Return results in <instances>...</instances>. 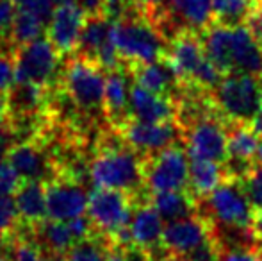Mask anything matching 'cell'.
<instances>
[{"instance_id": "6da1fadb", "label": "cell", "mask_w": 262, "mask_h": 261, "mask_svg": "<svg viewBox=\"0 0 262 261\" xmlns=\"http://www.w3.org/2000/svg\"><path fill=\"white\" fill-rule=\"evenodd\" d=\"M90 181L95 188H111L130 193L138 202L150 198L145 186L143 156L127 145L116 129L104 134L98 142L97 152L90 159Z\"/></svg>"}, {"instance_id": "7a4b0ae2", "label": "cell", "mask_w": 262, "mask_h": 261, "mask_svg": "<svg viewBox=\"0 0 262 261\" xmlns=\"http://www.w3.org/2000/svg\"><path fill=\"white\" fill-rule=\"evenodd\" d=\"M209 61L223 75L250 73L262 77V47L246 25L225 27L212 24L202 32Z\"/></svg>"}, {"instance_id": "3957f363", "label": "cell", "mask_w": 262, "mask_h": 261, "mask_svg": "<svg viewBox=\"0 0 262 261\" xmlns=\"http://www.w3.org/2000/svg\"><path fill=\"white\" fill-rule=\"evenodd\" d=\"M196 213L212 224L223 245L228 238L253 242L250 234L253 208L239 179H225L209 195L198 198Z\"/></svg>"}, {"instance_id": "277c9868", "label": "cell", "mask_w": 262, "mask_h": 261, "mask_svg": "<svg viewBox=\"0 0 262 261\" xmlns=\"http://www.w3.org/2000/svg\"><path fill=\"white\" fill-rule=\"evenodd\" d=\"M57 86L68 95L82 126H95L104 116L105 70L97 61L72 56L62 66Z\"/></svg>"}, {"instance_id": "5b68a950", "label": "cell", "mask_w": 262, "mask_h": 261, "mask_svg": "<svg viewBox=\"0 0 262 261\" xmlns=\"http://www.w3.org/2000/svg\"><path fill=\"white\" fill-rule=\"evenodd\" d=\"M166 59L173 66L182 91L210 93L220 84L223 73L209 61L202 34L184 31L168 42Z\"/></svg>"}, {"instance_id": "8992f818", "label": "cell", "mask_w": 262, "mask_h": 261, "mask_svg": "<svg viewBox=\"0 0 262 261\" xmlns=\"http://www.w3.org/2000/svg\"><path fill=\"white\" fill-rule=\"evenodd\" d=\"M114 43L125 65L162 59L168 49V39L152 24V20L132 6L114 20Z\"/></svg>"}, {"instance_id": "52a82bcc", "label": "cell", "mask_w": 262, "mask_h": 261, "mask_svg": "<svg viewBox=\"0 0 262 261\" xmlns=\"http://www.w3.org/2000/svg\"><path fill=\"white\" fill-rule=\"evenodd\" d=\"M209 98L225 120L252 124L262 109V77L250 73L223 75Z\"/></svg>"}, {"instance_id": "ba28073f", "label": "cell", "mask_w": 262, "mask_h": 261, "mask_svg": "<svg viewBox=\"0 0 262 261\" xmlns=\"http://www.w3.org/2000/svg\"><path fill=\"white\" fill-rule=\"evenodd\" d=\"M136 197L121 190L95 188L90 192L88 216L95 231L116 245V238L128 227L136 208Z\"/></svg>"}, {"instance_id": "9c48e42d", "label": "cell", "mask_w": 262, "mask_h": 261, "mask_svg": "<svg viewBox=\"0 0 262 261\" xmlns=\"http://www.w3.org/2000/svg\"><path fill=\"white\" fill-rule=\"evenodd\" d=\"M143 163H145V186L150 195L187 190L189 156L182 143L143 157Z\"/></svg>"}, {"instance_id": "30bf717a", "label": "cell", "mask_w": 262, "mask_h": 261, "mask_svg": "<svg viewBox=\"0 0 262 261\" xmlns=\"http://www.w3.org/2000/svg\"><path fill=\"white\" fill-rule=\"evenodd\" d=\"M16 83H34L47 88H55L61 77V54L55 50L49 38H38L18 47Z\"/></svg>"}, {"instance_id": "8fae6325", "label": "cell", "mask_w": 262, "mask_h": 261, "mask_svg": "<svg viewBox=\"0 0 262 261\" xmlns=\"http://www.w3.org/2000/svg\"><path fill=\"white\" fill-rule=\"evenodd\" d=\"M123 142L143 157L157 154L171 145L182 143V127L177 120L168 122H141L128 118L116 129Z\"/></svg>"}, {"instance_id": "7c38bea8", "label": "cell", "mask_w": 262, "mask_h": 261, "mask_svg": "<svg viewBox=\"0 0 262 261\" xmlns=\"http://www.w3.org/2000/svg\"><path fill=\"white\" fill-rule=\"evenodd\" d=\"M27 227V226H25ZM32 240L39 245L41 251L68 252L75 244L84 238L97 234L90 216L82 215L72 220H43L38 226L27 227Z\"/></svg>"}, {"instance_id": "4fadbf2b", "label": "cell", "mask_w": 262, "mask_h": 261, "mask_svg": "<svg viewBox=\"0 0 262 261\" xmlns=\"http://www.w3.org/2000/svg\"><path fill=\"white\" fill-rule=\"evenodd\" d=\"M6 159L14 168L20 181L49 183L57 174L52 154L39 136L16 142L9 149Z\"/></svg>"}, {"instance_id": "5bb4252c", "label": "cell", "mask_w": 262, "mask_h": 261, "mask_svg": "<svg viewBox=\"0 0 262 261\" xmlns=\"http://www.w3.org/2000/svg\"><path fill=\"white\" fill-rule=\"evenodd\" d=\"M47 185V218L72 220L86 215L90 193L84 183L70 175H55Z\"/></svg>"}, {"instance_id": "9a60e30c", "label": "cell", "mask_w": 262, "mask_h": 261, "mask_svg": "<svg viewBox=\"0 0 262 261\" xmlns=\"http://www.w3.org/2000/svg\"><path fill=\"white\" fill-rule=\"evenodd\" d=\"M128 233V247L148 254L156 259L157 252H162V233H164V220L154 208L150 198L136 202L134 213H132L130 224L127 227ZM127 247V249H128Z\"/></svg>"}, {"instance_id": "2e32d148", "label": "cell", "mask_w": 262, "mask_h": 261, "mask_svg": "<svg viewBox=\"0 0 262 261\" xmlns=\"http://www.w3.org/2000/svg\"><path fill=\"white\" fill-rule=\"evenodd\" d=\"M227 167L230 177L241 179L257 163L260 134L250 122H228L227 120Z\"/></svg>"}, {"instance_id": "e0dca14e", "label": "cell", "mask_w": 262, "mask_h": 261, "mask_svg": "<svg viewBox=\"0 0 262 261\" xmlns=\"http://www.w3.org/2000/svg\"><path fill=\"white\" fill-rule=\"evenodd\" d=\"M84 24H86V14L75 2L57 6L52 11L47 36L62 57L75 54Z\"/></svg>"}, {"instance_id": "ac0fdd59", "label": "cell", "mask_w": 262, "mask_h": 261, "mask_svg": "<svg viewBox=\"0 0 262 261\" xmlns=\"http://www.w3.org/2000/svg\"><path fill=\"white\" fill-rule=\"evenodd\" d=\"M214 233V226L202 215H191L186 218L173 220L164 226L162 233V249L177 254L189 256L196 247Z\"/></svg>"}, {"instance_id": "d6986e66", "label": "cell", "mask_w": 262, "mask_h": 261, "mask_svg": "<svg viewBox=\"0 0 262 261\" xmlns=\"http://www.w3.org/2000/svg\"><path fill=\"white\" fill-rule=\"evenodd\" d=\"M130 72L127 65L105 72L104 116L109 127L118 129L130 118Z\"/></svg>"}, {"instance_id": "ffe728a7", "label": "cell", "mask_w": 262, "mask_h": 261, "mask_svg": "<svg viewBox=\"0 0 262 261\" xmlns=\"http://www.w3.org/2000/svg\"><path fill=\"white\" fill-rule=\"evenodd\" d=\"M179 98L150 91L139 84L130 88V118L141 122H168L177 120Z\"/></svg>"}, {"instance_id": "44dd1931", "label": "cell", "mask_w": 262, "mask_h": 261, "mask_svg": "<svg viewBox=\"0 0 262 261\" xmlns=\"http://www.w3.org/2000/svg\"><path fill=\"white\" fill-rule=\"evenodd\" d=\"M132 81L139 86L146 88L150 91H156L161 95L179 98L182 95V86L177 77L173 66L168 63L166 57L152 63H139V65H127Z\"/></svg>"}, {"instance_id": "7402d4cb", "label": "cell", "mask_w": 262, "mask_h": 261, "mask_svg": "<svg viewBox=\"0 0 262 261\" xmlns=\"http://www.w3.org/2000/svg\"><path fill=\"white\" fill-rule=\"evenodd\" d=\"M21 226H38L47 220V185L43 181H20L13 193Z\"/></svg>"}, {"instance_id": "603a6c76", "label": "cell", "mask_w": 262, "mask_h": 261, "mask_svg": "<svg viewBox=\"0 0 262 261\" xmlns=\"http://www.w3.org/2000/svg\"><path fill=\"white\" fill-rule=\"evenodd\" d=\"M230 177L227 167L221 163H214L207 159L189 157V183L187 192L194 197V200L209 195L216 186H220L225 179Z\"/></svg>"}, {"instance_id": "cb8c5ba5", "label": "cell", "mask_w": 262, "mask_h": 261, "mask_svg": "<svg viewBox=\"0 0 262 261\" xmlns=\"http://www.w3.org/2000/svg\"><path fill=\"white\" fill-rule=\"evenodd\" d=\"M150 202L157 213L162 216L164 222L186 218V216L196 215V200L187 190L182 192H162L150 195Z\"/></svg>"}, {"instance_id": "d4e9b609", "label": "cell", "mask_w": 262, "mask_h": 261, "mask_svg": "<svg viewBox=\"0 0 262 261\" xmlns=\"http://www.w3.org/2000/svg\"><path fill=\"white\" fill-rule=\"evenodd\" d=\"M262 7V0H212V24L225 27L245 25Z\"/></svg>"}, {"instance_id": "484cf974", "label": "cell", "mask_w": 262, "mask_h": 261, "mask_svg": "<svg viewBox=\"0 0 262 261\" xmlns=\"http://www.w3.org/2000/svg\"><path fill=\"white\" fill-rule=\"evenodd\" d=\"M45 27L47 22L41 16L27 9H18L13 22V29H11V47L16 50L18 47L25 45V43L41 38Z\"/></svg>"}, {"instance_id": "4316f807", "label": "cell", "mask_w": 262, "mask_h": 261, "mask_svg": "<svg viewBox=\"0 0 262 261\" xmlns=\"http://www.w3.org/2000/svg\"><path fill=\"white\" fill-rule=\"evenodd\" d=\"M113 242L102 234H93L75 244L66 252V261H105Z\"/></svg>"}, {"instance_id": "83f0119b", "label": "cell", "mask_w": 262, "mask_h": 261, "mask_svg": "<svg viewBox=\"0 0 262 261\" xmlns=\"http://www.w3.org/2000/svg\"><path fill=\"white\" fill-rule=\"evenodd\" d=\"M9 252L13 254L14 261H45L43 251L39 245L32 240L29 229L25 226H18L16 231L11 234V247Z\"/></svg>"}, {"instance_id": "f1b7e54d", "label": "cell", "mask_w": 262, "mask_h": 261, "mask_svg": "<svg viewBox=\"0 0 262 261\" xmlns=\"http://www.w3.org/2000/svg\"><path fill=\"white\" fill-rule=\"evenodd\" d=\"M239 183H241L253 211H262V165L259 161L239 179Z\"/></svg>"}, {"instance_id": "f546056e", "label": "cell", "mask_w": 262, "mask_h": 261, "mask_svg": "<svg viewBox=\"0 0 262 261\" xmlns=\"http://www.w3.org/2000/svg\"><path fill=\"white\" fill-rule=\"evenodd\" d=\"M217 261H262V249L253 242L225 245Z\"/></svg>"}, {"instance_id": "4dcf8cb0", "label": "cell", "mask_w": 262, "mask_h": 261, "mask_svg": "<svg viewBox=\"0 0 262 261\" xmlns=\"http://www.w3.org/2000/svg\"><path fill=\"white\" fill-rule=\"evenodd\" d=\"M16 83V56L13 49H0V95H7Z\"/></svg>"}, {"instance_id": "1f68e13d", "label": "cell", "mask_w": 262, "mask_h": 261, "mask_svg": "<svg viewBox=\"0 0 262 261\" xmlns=\"http://www.w3.org/2000/svg\"><path fill=\"white\" fill-rule=\"evenodd\" d=\"M20 226L18 211L11 197H0V233L9 234Z\"/></svg>"}, {"instance_id": "d6a6232c", "label": "cell", "mask_w": 262, "mask_h": 261, "mask_svg": "<svg viewBox=\"0 0 262 261\" xmlns=\"http://www.w3.org/2000/svg\"><path fill=\"white\" fill-rule=\"evenodd\" d=\"M20 185V177L7 159H0V197H11Z\"/></svg>"}, {"instance_id": "836d02e7", "label": "cell", "mask_w": 262, "mask_h": 261, "mask_svg": "<svg viewBox=\"0 0 262 261\" xmlns=\"http://www.w3.org/2000/svg\"><path fill=\"white\" fill-rule=\"evenodd\" d=\"M14 4L18 6V9H27L31 13L41 16L45 22L50 20L52 16V2L50 0H14Z\"/></svg>"}, {"instance_id": "e575fe53", "label": "cell", "mask_w": 262, "mask_h": 261, "mask_svg": "<svg viewBox=\"0 0 262 261\" xmlns=\"http://www.w3.org/2000/svg\"><path fill=\"white\" fill-rule=\"evenodd\" d=\"M166 2H168V0H128V4H130L132 7H136V9L145 14H150V13H154V11L161 9Z\"/></svg>"}, {"instance_id": "d590c367", "label": "cell", "mask_w": 262, "mask_h": 261, "mask_svg": "<svg viewBox=\"0 0 262 261\" xmlns=\"http://www.w3.org/2000/svg\"><path fill=\"white\" fill-rule=\"evenodd\" d=\"M250 234L255 245L262 249V211H253L252 227H250Z\"/></svg>"}, {"instance_id": "8d00e7d4", "label": "cell", "mask_w": 262, "mask_h": 261, "mask_svg": "<svg viewBox=\"0 0 262 261\" xmlns=\"http://www.w3.org/2000/svg\"><path fill=\"white\" fill-rule=\"evenodd\" d=\"M125 256H127V261H154L148 254H145V252L138 251L134 247L125 249Z\"/></svg>"}, {"instance_id": "74e56055", "label": "cell", "mask_w": 262, "mask_h": 261, "mask_svg": "<svg viewBox=\"0 0 262 261\" xmlns=\"http://www.w3.org/2000/svg\"><path fill=\"white\" fill-rule=\"evenodd\" d=\"M105 261H127V256H125V249L120 247V245H113L107 252Z\"/></svg>"}, {"instance_id": "f35d334b", "label": "cell", "mask_w": 262, "mask_h": 261, "mask_svg": "<svg viewBox=\"0 0 262 261\" xmlns=\"http://www.w3.org/2000/svg\"><path fill=\"white\" fill-rule=\"evenodd\" d=\"M9 124V102L7 95H0V126Z\"/></svg>"}, {"instance_id": "ab89813d", "label": "cell", "mask_w": 262, "mask_h": 261, "mask_svg": "<svg viewBox=\"0 0 262 261\" xmlns=\"http://www.w3.org/2000/svg\"><path fill=\"white\" fill-rule=\"evenodd\" d=\"M154 261H191L187 256L184 254H177V252H169V251H162L161 256H157Z\"/></svg>"}, {"instance_id": "60d3db41", "label": "cell", "mask_w": 262, "mask_h": 261, "mask_svg": "<svg viewBox=\"0 0 262 261\" xmlns=\"http://www.w3.org/2000/svg\"><path fill=\"white\" fill-rule=\"evenodd\" d=\"M14 233V231H13ZM13 233H9V234H2L0 233V256H4V254H7L9 252V247H11V234Z\"/></svg>"}, {"instance_id": "b9f144b4", "label": "cell", "mask_w": 262, "mask_h": 261, "mask_svg": "<svg viewBox=\"0 0 262 261\" xmlns=\"http://www.w3.org/2000/svg\"><path fill=\"white\" fill-rule=\"evenodd\" d=\"M45 261H66V252H57V251H43Z\"/></svg>"}, {"instance_id": "7bdbcfd3", "label": "cell", "mask_w": 262, "mask_h": 261, "mask_svg": "<svg viewBox=\"0 0 262 261\" xmlns=\"http://www.w3.org/2000/svg\"><path fill=\"white\" fill-rule=\"evenodd\" d=\"M50 2H52V6H64V4H73L75 2V0H50Z\"/></svg>"}, {"instance_id": "ee69618b", "label": "cell", "mask_w": 262, "mask_h": 261, "mask_svg": "<svg viewBox=\"0 0 262 261\" xmlns=\"http://www.w3.org/2000/svg\"><path fill=\"white\" fill-rule=\"evenodd\" d=\"M257 161L262 165V139H260V145H259V152H257Z\"/></svg>"}, {"instance_id": "f6af8a7d", "label": "cell", "mask_w": 262, "mask_h": 261, "mask_svg": "<svg viewBox=\"0 0 262 261\" xmlns=\"http://www.w3.org/2000/svg\"><path fill=\"white\" fill-rule=\"evenodd\" d=\"M0 261H14V259H13V256L4 254V256H0Z\"/></svg>"}]
</instances>
